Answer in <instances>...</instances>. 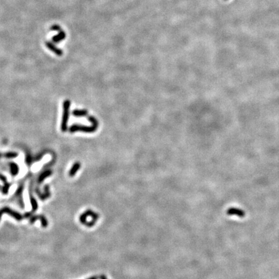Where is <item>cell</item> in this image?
I'll return each mask as SVG.
<instances>
[{"label":"cell","mask_w":279,"mask_h":279,"mask_svg":"<svg viewBox=\"0 0 279 279\" xmlns=\"http://www.w3.org/2000/svg\"><path fill=\"white\" fill-rule=\"evenodd\" d=\"M227 214L228 215H237L240 218H243L245 216V212L244 211L241 210L240 209H237V208H234V207H231L229 208L228 211H227Z\"/></svg>","instance_id":"obj_4"},{"label":"cell","mask_w":279,"mask_h":279,"mask_svg":"<svg viewBox=\"0 0 279 279\" xmlns=\"http://www.w3.org/2000/svg\"><path fill=\"white\" fill-rule=\"evenodd\" d=\"M100 279H107V278L105 275H101L100 276Z\"/></svg>","instance_id":"obj_15"},{"label":"cell","mask_w":279,"mask_h":279,"mask_svg":"<svg viewBox=\"0 0 279 279\" xmlns=\"http://www.w3.org/2000/svg\"><path fill=\"white\" fill-rule=\"evenodd\" d=\"M97 127H98L95 126V125H93L92 127H87V126H84V125L82 126V125H74L71 127L70 131L74 132L76 131H81L87 132V133H92L96 130Z\"/></svg>","instance_id":"obj_3"},{"label":"cell","mask_w":279,"mask_h":279,"mask_svg":"<svg viewBox=\"0 0 279 279\" xmlns=\"http://www.w3.org/2000/svg\"><path fill=\"white\" fill-rule=\"evenodd\" d=\"M65 36H66L65 33L63 31H59V33L57 35H55L53 37H52V41L54 43H59L60 41L63 40L65 38Z\"/></svg>","instance_id":"obj_7"},{"label":"cell","mask_w":279,"mask_h":279,"mask_svg":"<svg viewBox=\"0 0 279 279\" xmlns=\"http://www.w3.org/2000/svg\"><path fill=\"white\" fill-rule=\"evenodd\" d=\"M51 30L52 31H61V28L59 25H54L51 27Z\"/></svg>","instance_id":"obj_12"},{"label":"cell","mask_w":279,"mask_h":279,"mask_svg":"<svg viewBox=\"0 0 279 279\" xmlns=\"http://www.w3.org/2000/svg\"><path fill=\"white\" fill-rule=\"evenodd\" d=\"M51 174H52V172H51L50 171H46L43 172L42 173V174L40 176V177H39V178H38V182H39V183L42 182H43V180L45 178H46L47 177H49Z\"/></svg>","instance_id":"obj_9"},{"label":"cell","mask_w":279,"mask_h":279,"mask_svg":"<svg viewBox=\"0 0 279 279\" xmlns=\"http://www.w3.org/2000/svg\"><path fill=\"white\" fill-rule=\"evenodd\" d=\"M45 45H46L47 47L49 49H50L51 51L53 52L54 53H55L56 54H57L58 56H62L63 54V51L61 49L57 48L52 43H51L50 41H47L46 43H45Z\"/></svg>","instance_id":"obj_5"},{"label":"cell","mask_w":279,"mask_h":279,"mask_svg":"<svg viewBox=\"0 0 279 279\" xmlns=\"http://www.w3.org/2000/svg\"><path fill=\"white\" fill-rule=\"evenodd\" d=\"M18 156V154L16 153H7L5 155V156L7 158H14Z\"/></svg>","instance_id":"obj_13"},{"label":"cell","mask_w":279,"mask_h":279,"mask_svg":"<svg viewBox=\"0 0 279 279\" xmlns=\"http://www.w3.org/2000/svg\"><path fill=\"white\" fill-rule=\"evenodd\" d=\"M69 107H70V102L69 100H66L63 103V115L62 122V130L65 132L67 130V122L68 118H69Z\"/></svg>","instance_id":"obj_1"},{"label":"cell","mask_w":279,"mask_h":279,"mask_svg":"<svg viewBox=\"0 0 279 279\" xmlns=\"http://www.w3.org/2000/svg\"><path fill=\"white\" fill-rule=\"evenodd\" d=\"M11 165L12 173L14 175H16L18 173V171H19L18 165L16 164V163H11Z\"/></svg>","instance_id":"obj_11"},{"label":"cell","mask_w":279,"mask_h":279,"mask_svg":"<svg viewBox=\"0 0 279 279\" xmlns=\"http://www.w3.org/2000/svg\"><path fill=\"white\" fill-rule=\"evenodd\" d=\"M87 279H98V277L94 276V277H90V278H87Z\"/></svg>","instance_id":"obj_14"},{"label":"cell","mask_w":279,"mask_h":279,"mask_svg":"<svg viewBox=\"0 0 279 279\" xmlns=\"http://www.w3.org/2000/svg\"><path fill=\"white\" fill-rule=\"evenodd\" d=\"M37 219H40V220L41 222V225H42V226H43V228H46L47 226L48 225L47 220L46 219V218H45L43 215H37V216H33V217H32V218L31 219V220H30V222H31V223L33 224Z\"/></svg>","instance_id":"obj_6"},{"label":"cell","mask_w":279,"mask_h":279,"mask_svg":"<svg viewBox=\"0 0 279 279\" xmlns=\"http://www.w3.org/2000/svg\"><path fill=\"white\" fill-rule=\"evenodd\" d=\"M73 115L76 116H84L87 115V111L85 110H75L73 112Z\"/></svg>","instance_id":"obj_10"},{"label":"cell","mask_w":279,"mask_h":279,"mask_svg":"<svg viewBox=\"0 0 279 279\" xmlns=\"http://www.w3.org/2000/svg\"><path fill=\"white\" fill-rule=\"evenodd\" d=\"M8 214L9 215H11V216H12L15 219L17 220H21L23 219V216L20 214L19 213L15 211L12 210V209L7 207H5L2 209H0V220L2 218V216L3 215V214Z\"/></svg>","instance_id":"obj_2"},{"label":"cell","mask_w":279,"mask_h":279,"mask_svg":"<svg viewBox=\"0 0 279 279\" xmlns=\"http://www.w3.org/2000/svg\"><path fill=\"white\" fill-rule=\"evenodd\" d=\"M80 168V163L79 162H77L76 163H74V165H73V166L72 167V168L70 170L69 175L71 177H73L75 174H76V172L79 170Z\"/></svg>","instance_id":"obj_8"}]
</instances>
